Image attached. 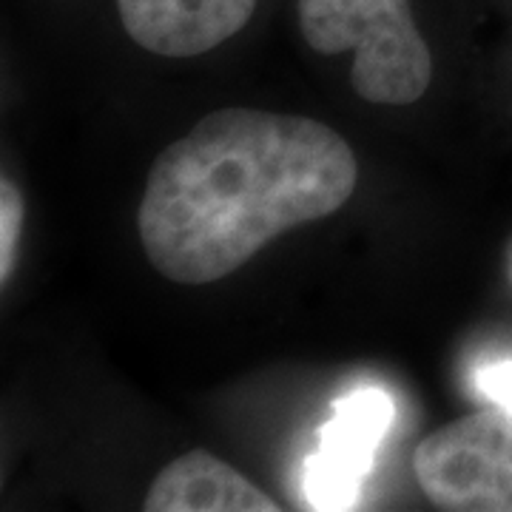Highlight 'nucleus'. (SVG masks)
Listing matches in <instances>:
<instances>
[{"instance_id": "2", "label": "nucleus", "mask_w": 512, "mask_h": 512, "mask_svg": "<svg viewBox=\"0 0 512 512\" xmlns=\"http://www.w3.org/2000/svg\"><path fill=\"white\" fill-rule=\"evenodd\" d=\"M299 29L319 55H353L350 83L367 103L410 106L433 80L410 0H299Z\"/></svg>"}, {"instance_id": "4", "label": "nucleus", "mask_w": 512, "mask_h": 512, "mask_svg": "<svg viewBox=\"0 0 512 512\" xmlns=\"http://www.w3.org/2000/svg\"><path fill=\"white\" fill-rule=\"evenodd\" d=\"M396 416L393 399L379 387L353 390L333 404L319 430V447L305 464V498L311 510H353L376 464V450Z\"/></svg>"}, {"instance_id": "6", "label": "nucleus", "mask_w": 512, "mask_h": 512, "mask_svg": "<svg viewBox=\"0 0 512 512\" xmlns=\"http://www.w3.org/2000/svg\"><path fill=\"white\" fill-rule=\"evenodd\" d=\"M148 512H276L271 501L234 467L205 450H191L160 470L146 495Z\"/></svg>"}, {"instance_id": "8", "label": "nucleus", "mask_w": 512, "mask_h": 512, "mask_svg": "<svg viewBox=\"0 0 512 512\" xmlns=\"http://www.w3.org/2000/svg\"><path fill=\"white\" fill-rule=\"evenodd\" d=\"M478 393L495 407L512 413V362H493L476 370Z\"/></svg>"}, {"instance_id": "1", "label": "nucleus", "mask_w": 512, "mask_h": 512, "mask_svg": "<svg viewBox=\"0 0 512 512\" xmlns=\"http://www.w3.org/2000/svg\"><path fill=\"white\" fill-rule=\"evenodd\" d=\"M356 180L348 140L319 120L211 111L148 171L137 214L143 251L165 279L208 285L279 234L336 214Z\"/></svg>"}, {"instance_id": "7", "label": "nucleus", "mask_w": 512, "mask_h": 512, "mask_svg": "<svg viewBox=\"0 0 512 512\" xmlns=\"http://www.w3.org/2000/svg\"><path fill=\"white\" fill-rule=\"evenodd\" d=\"M20 225H23V200L18 185L3 177L0 183V282H6L15 265Z\"/></svg>"}, {"instance_id": "3", "label": "nucleus", "mask_w": 512, "mask_h": 512, "mask_svg": "<svg viewBox=\"0 0 512 512\" xmlns=\"http://www.w3.org/2000/svg\"><path fill=\"white\" fill-rule=\"evenodd\" d=\"M413 470L424 495L453 512H512V413L476 410L421 441Z\"/></svg>"}, {"instance_id": "5", "label": "nucleus", "mask_w": 512, "mask_h": 512, "mask_svg": "<svg viewBox=\"0 0 512 512\" xmlns=\"http://www.w3.org/2000/svg\"><path fill=\"white\" fill-rule=\"evenodd\" d=\"M117 9L137 46L163 57H197L237 35L256 0H117Z\"/></svg>"}]
</instances>
